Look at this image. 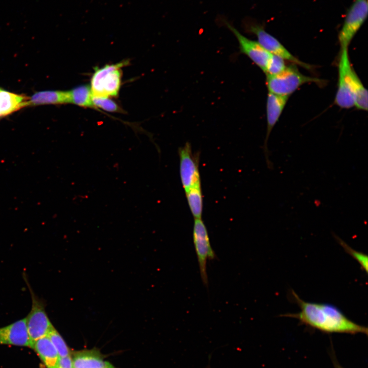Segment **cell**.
<instances>
[{
	"mask_svg": "<svg viewBox=\"0 0 368 368\" xmlns=\"http://www.w3.org/2000/svg\"><path fill=\"white\" fill-rule=\"evenodd\" d=\"M29 97L0 88V112L2 117L28 106Z\"/></svg>",
	"mask_w": 368,
	"mask_h": 368,
	"instance_id": "cell-16",
	"label": "cell"
},
{
	"mask_svg": "<svg viewBox=\"0 0 368 368\" xmlns=\"http://www.w3.org/2000/svg\"><path fill=\"white\" fill-rule=\"evenodd\" d=\"M189 209L194 218L201 219L203 211V196L201 185L185 191Z\"/></svg>",
	"mask_w": 368,
	"mask_h": 368,
	"instance_id": "cell-18",
	"label": "cell"
},
{
	"mask_svg": "<svg viewBox=\"0 0 368 368\" xmlns=\"http://www.w3.org/2000/svg\"><path fill=\"white\" fill-rule=\"evenodd\" d=\"M69 91L70 103L82 107H94L92 102V93L90 86H77Z\"/></svg>",
	"mask_w": 368,
	"mask_h": 368,
	"instance_id": "cell-19",
	"label": "cell"
},
{
	"mask_svg": "<svg viewBox=\"0 0 368 368\" xmlns=\"http://www.w3.org/2000/svg\"><path fill=\"white\" fill-rule=\"evenodd\" d=\"M92 102L94 107H97L105 111L122 112L119 105L109 97L92 95Z\"/></svg>",
	"mask_w": 368,
	"mask_h": 368,
	"instance_id": "cell-22",
	"label": "cell"
},
{
	"mask_svg": "<svg viewBox=\"0 0 368 368\" xmlns=\"http://www.w3.org/2000/svg\"><path fill=\"white\" fill-rule=\"evenodd\" d=\"M73 368H116L97 349L72 351Z\"/></svg>",
	"mask_w": 368,
	"mask_h": 368,
	"instance_id": "cell-13",
	"label": "cell"
},
{
	"mask_svg": "<svg viewBox=\"0 0 368 368\" xmlns=\"http://www.w3.org/2000/svg\"><path fill=\"white\" fill-rule=\"evenodd\" d=\"M225 25L237 39L241 53L247 56L265 73L271 54L258 41L246 37L228 22H225Z\"/></svg>",
	"mask_w": 368,
	"mask_h": 368,
	"instance_id": "cell-11",
	"label": "cell"
},
{
	"mask_svg": "<svg viewBox=\"0 0 368 368\" xmlns=\"http://www.w3.org/2000/svg\"><path fill=\"white\" fill-rule=\"evenodd\" d=\"M292 294L301 311L283 316L296 318L302 324L326 333L367 334L366 327L350 320L336 306L305 302L293 291Z\"/></svg>",
	"mask_w": 368,
	"mask_h": 368,
	"instance_id": "cell-1",
	"label": "cell"
},
{
	"mask_svg": "<svg viewBox=\"0 0 368 368\" xmlns=\"http://www.w3.org/2000/svg\"><path fill=\"white\" fill-rule=\"evenodd\" d=\"M57 368H73L71 355L60 358Z\"/></svg>",
	"mask_w": 368,
	"mask_h": 368,
	"instance_id": "cell-24",
	"label": "cell"
},
{
	"mask_svg": "<svg viewBox=\"0 0 368 368\" xmlns=\"http://www.w3.org/2000/svg\"><path fill=\"white\" fill-rule=\"evenodd\" d=\"M1 117H2V114H1V112H0V118H1Z\"/></svg>",
	"mask_w": 368,
	"mask_h": 368,
	"instance_id": "cell-26",
	"label": "cell"
},
{
	"mask_svg": "<svg viewBox=\"0 0 368 368\" xmlns=\"http://www.w3.org/2000/svg\"><path fill=\"white\" fill-rule=\"evenodd\" d=\"M312 82H322L318 78L303 75L294 64L287 66L277 75H266V84L268 92L281 96L289 97L303 85Z\"/></svg>",
	"mask_w": 368,
	"mask_h": 368,
	"instance_id": "cell-2",
	"label": "cell"
},
{
	"mask_svg": "<svg viewBox=\"0 0 368 368\" xmlns=\"http://www.w3.org/2000/svg\"><path fill=\"white\" fill-rule=\"evenodd\" d=\"M36 352L46 368H57L60 356L48 336L39 338L33 344Z\"/></svg>",
	"mask_w": 368,
	"mask_h": 368,
	"instance_id": "cell-14",
	"label": "cell"
},
{
	"mask_svg": "<svg viewBox=\"0 0 368 368\" xmlns=\"http://www.w3.org/2000/svg\"><path fill=\"white\" fill-rule=\"evenodd\" d=\"M333 236L338 243L343 247L346 251L361 266V268L366 272H367V256L366 255L358 251L342 240L338 236L333 234Z\"/></svg>",
	"mask_w": 368,
	"mask_h": 368,
	"instance_id": "cell-21",
	"label": "cell"
},
{
	"mask_svg": "<svg viewBox=\"0 0 368 368\" xmlns=\"http://www.w3.org/2000/svg\"><path fill=\"white\" fill-rule=\"evenodd\" d=\"M246 29L248 32L256 36L257 41L271 54L279 56L285 60L303 67L311 68L310 65L294 56L276 38L266 31L262 26L250 24Z\"/></svg>",
	"mask_w": 368,
	"mask_h": 368,
	"instance_id": "cell-9",
	"label": "cell"
},
{
	"mask_svg": "<svg viewBox=\"0 0 368 368\" xmlns=\"http://www.w3.org/2000/svg\"><path fill=\"white\" fill-rule=\"evenodd\" d=\"M193 240L198 260L201 279L204 285L208 286L207 261L208 259H215L216 256L211 246L207 228L202 219H194Z\"/></svg>",
	"mask_w": 368,
	"mask_h": 368,
	"instance_id": "cell-7",
	"label": "cell"
},
{
	"mask_svg": "<svg viewBox=\"0 0 368 368\" xmlns=\"http://www.w3.org/2000/svg\"><path fill=\"white\" fill-rule=\"evenodd\" d=\"M339 53L337 89L334 102L341 108L349 109L354 106L350 77L352 66L350 60L348 48H341Z\"/></svg>",
	"mask_w": 368,
	"mask_h": 368,
	"instance_id": "cell-6",
	"label": "cell"
},
{
	"mask_svg": "<svg viewBox=\"0 0 368 368\" xmlns=\"http://www.w3.org/2000/svg\"><path fill=\"white\" fill-rule=\"evenodd\" d=\"M289 96H281L268 92L266 101L267 128L266 136L262 147L266 164L269 169H273V164L270 159V151L267 143L270 134L278 122L287 104Z\"/></svg>",
	"mask_w": 368,
	"mask_h": 368,
	"instance_id": "cell-10",
	"label": "cell"
},
{
	"mask_svg": "<svg viewBox=\"0 0 368 368\" xmlns=\"http://www.w3.org/2000/svg\"><path fill=\"white\" fill-rule=\"evenodd\" d=\"M70 103L69 91L45 90L35 93L27 101L28 106Z\"/></svg>",
	"mask_w": 368,
	"mask_h": 368,
	"instance_id": "cell-15",
	"label": "cell"
},
{
	"mask_svg": "<svg viewBox=\"0 0 368 368\" xmlns=\"http://www.w3.org/2000/svg\"><path fill=\"white\" fill-rule=\"evenodd\" d=\"M285 61L279 56L271 54L265 74L267 75H275L281 73L287 66Z\"/></svg>",
	"mask_w": 368,
	"mask_h": 368,
	"instance_id": "cell-23",
	"label": "cell"
},
{
	"mask_svg": "<svg viewBox=\"0 0 368 368\" xmlns=\"http://www.w3.org/2000/svg\"><path fill=\"white\" fill-rule=\"evenodd\" d=\"M57 350L60 358L71 355L72 351L63 337L54 327L47 335Z\"/></svg>",
	"mask_w": 368,
	"mask_h": 368,
	"instance_id": "cell-20",
	"label": "cell"
},
{
	"mask_svg": "<svg viewBox=\"0 0 368 368\" xmlns=\"http://www.w3.org/2000/svg\"><path fill=\"white\" fill-rule=\"evenodd\" d=\"M179 174L185 191L201 185L199 173V153H193L190 143L178 148Z\"/></svg>",
	"mask_w": 368,
	"mask_h": 368,
	"instance_id": "cell-8",
	"label": "cell"
},
{
	"mask_svg": "<svg viewBox=\"0 0 368 368\" xmlns=\"http://www.w3.org/2000/svg\"><path fill=\"white\" fill-rule=\"evenodd\" d=\"M368 14L367 0H354L348 10L338 38L341 48H348L356 34L365 22Z\"/></svg>",
	"mask_w": 368,
	"mask_h": 368,
	"instance_id": "cell-5",
	"label": "cell"
},
{
	"mask_svg": "<svg viewBox=\"0 0 368 368\" xmlns=\"http://www.w3.org/2000/svg\"><path fill=\"white\" fill-rule=\"evenodd\" d=\"M0 344L27 347L31 348L25 318L0 328Z\"/></svg>",
	"mask_w": 368,
	"mask_h": 368,
	"instance_id": "cell-12",
	"label": "cell"
},
{
	"mask_svg": "<svg viewBox=\"0 0 368 368\" xmlns=\"http://www.w3.org/2000/svg\"><path fill=\"white\" fill-rule=\"evenodd\" d=\"M335 368H343L337 363H335Z\"/></svg>",
	"mask_w": 368,
	"mask_h": 368,
	"instance_id": "cell-25",
	"label": "cell"
},
{
	"mask_svg": "<svg viewBox=\"0 0 368 368\" xmlns=\"http://www.w3.org/2000/svg\"><path fill=\"white\" fill-rule=\"evenodd\" d=\"M351 87L354 106L361 110H367V91L354 68L350 72Z\"/></svg>",
	"mask_w": 368,
	"mask_h": 368,
	"instance_id": "cell-17",
	"label": "cell"
},
{
	"mask_svg": "<svg viewBox=\"0 0 368 368\" xmlns=\"http://www.w3.org/2000/svg\"><path fill=\"white\" fill-rule=\"evenodd\" d=\"M30 291L32 297V308L25 319L32 348L37 340L47 336L54 327L47 314L44 303L38 298L30 288Z\"/></svg>",
	"mask_w": 368,
	"mask_h": 368,
	"instance_id": "cell-4",
	"label": "cell"
},
{
	"mask_svg": "<svg viewBox=\"0 0 368 368\" xmlns=\"http://www.w3.org/2000/svg\"><path fill=\"white\" fill-rule=\"evenodd\" d=\"M127 62V61H124L96 69L90 80L92 95L117 96L121 83V68L126 65Z\"/></svg>",
	"mask_w": 368,
	"mask_h": 368,
	"instance_id": "cell-3",
	"label": "cell"
}]
</instances>
